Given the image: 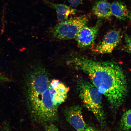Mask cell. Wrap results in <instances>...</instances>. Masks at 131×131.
Masks as SVG:
<instances>
[{
  "label": "cell",
  "instance_id": "1",
  "mask_svg": "<svg viewBox=\"0 0 131 131\" xmlns=\"http://www.w3.org/2000/svg\"><path fill=\"white\" fill-rule=\"evenodd\" d=\"M67 63L86 74L112 107L118 108L123 104L128 93V83L118 64L112 61H98L79 55L70 57Z\"/></svg>",
  "mask_w": 131,
  "mask_h": 131
},
{
  "label": "cell",
  "instance_id": "2",
  "mask_svg": "<svg viewBox=\"0 0 131 131\" xmlns=\"http://www.w3.org/2000/svg\"><path fill=\"white\" fill-rule=\"evenodd\" d=\"M50 82L46 70L40 64L31 66L25 75L26 102L31 116L38 122L50 123L57 118L58 106L52 100Z\"/></svg>",
  "mask_w": 131,
  "mask_h": 131
},
{
  "label": "cell",
  "instance_id": "3",
  "mask_svg": "<svg viewBox=\"0 0 131 131\" xmlns=\"http://www.w3.org/2000/svg\"><path fill=\"white\" fill-rule=\"evenodd\" d=\"M78 88L79 97L84 106L94 114L101 126H105L106 121L102 95L91 82L85 80L79 81Z\"/></svg>",
  "mask_w": 131,
  "mask_h": 131
},
{
  "label": "cell",
  "instance_id": "4",
  "mask_svg": "<svg viewBox=\"0 0 131 131\" xmlns=\"http://www.w3.org/2000/svg\"><path fill=\"white\" fill-rule=\"evenodd\" d=\"M89 17L84 15L71 17L60 22L53 29L54 37L62 40L75 39L82 28L88 23Z\"/></svg>",
  "mask_w": 131,
  "mask_h": 131
},
{
  "label": "cell",
  "instance_id": "5",
  "mask_svg": "<svg viewBox=\"0 0 131 131\" xmlns=\"http://www.w3.org/2000/svg\"><path fill=\"white\" fill-rule=\"evenodd\" d=\"M101 24V21H99L94 26L86 25L82 28L75 38L79 48H88L94 44Z\"/></svg>",
  "mask_w": 131,
  "mask_h": 131
},
{
  "label": "cell",
  "instance_id": "6",
  "mask_svg": "<svg viewBox=\"0 0 131 131\" xmlns=\"http://www.w3.org/2000/svg\"><path fill=\"white\" fill-rule=\"evenodd\" d=\"M121 32L119 31H110L93 51L95 53L100 54L111 53L118 45L121 40Z\"/></svg>",
  "mask_w": 131,
  "mask_h": 131
},
{
  "label": "cell",
  "instance_id": "7",
  "mask_svg": "<svg viewBox=\"0 0 131 131\" xmlns=\"http://www.w3.org/2000/svg\"><path fill=\"white\" fill-rule=\"evenodd\" d=\"M64 115L67 121L77 131H83L88 127L80 106L74 105L67 108Z\"/></svg>",
  "mask_w": 131,
  "mask_h": 131
},
{
  "label": "cell",
  "instance_id": "8",
  "mask_svg": "<svg viewBox=\"0 0 131 131\" xmlns=\"http://www.w3.org/2000/svg\"><path fill=\"white\" fill-rule=\"evenodd\" d=\"M69 90V88L58 80L54 79L50 81V93L56 106H58L65 102Z\"/></svg>",
  "mask_w": 131,
  "mask_h": 131
},
{
  "label": "cell",
  "instance_id": "9",
  "mask_svg": "<svg viewBox=\"0 0 131 131\" xmlns=\"http://www.w3.org/2000/svg\"><path fill=\"white\" fill-rule=\"evenodd\" d=\"M92 11L95 15L100 19H108L112 15L111 4L107 0H99L96 2L93 6Z\"/></svg>",
  "mask_w": 131,
  "mask_h": 131
},
{
  "label": "cell",
  "instance_id": "10",
  "mask_svg": "<svg viewBox=\"0 0 131 131\" xmlns=\"http://www.w3.org/2000/svg\"><path fill=\"white\" fill-rule=\"evenodd\" d=\"M46 2L51 5L55 8L57 13V18L59 22H60L67 19L70 15L76 14V9L64 4H53L44 0Z\"/></svg>",
  "mask_w": 131,
  "mask_h": 131
},
{
  "label": "cell",
  "instance_id": "11",
  "mask_svg": "<svg viewBox=\"0 0 131 131\" xmlns=\"http://www.w3.org/2000/svg\"><path fill=\"white\" fill-rule=\"evenodd\" d=\"M111 13L119 20H125L129 16V12L127 6L120 2L115 1L111 4Z\"/></svg>",
  "mask_w": 131,
  "mask_h": 131
},
{
  "label": "cell",
  "instance_id": "12",
  "mask_svg": "<svg viewBox=\"0 0 131 131\" xmlns=\"http://www.w3.org/2000/svg\"><path fill=\"white\" fill-rule=\"evenodd\" d=\"M123 131H128L131 129V109L126 111L122 116L120 124Z\"/></svg>",
  "mask_w": 131,
  "mask_h": 131
},
{
  "label": "cell",
  "instance_id": "13",
  "mask_svg": "<svg viewBox=\"0 0 131 131\" xmlns=\"http://www.w3.org/2000/svg\"><path fill=\"white\" fill-rule=\"evenodd\" d=\"M125 42V50L128 53H131V38L127 34L124 37Z\"/></svg>",
  "mask_w": 131,
  "mask_h": 131
},
{
  "label": "cell",
  "instance_id": "14",
  "mask_svg": "<svg viewBox=\"0 0 131 131\" xmlns=\"http://www.w3.org/2000/svg\"><path fill=\"white\" fill-rule=\"evenodd\" d=\"M13 81L12 79L0 73V84L4 83L11 82Z\"/></svg>",
  "mask_w": 131,
  "mask_h": 131
},
{
  "label": "cell",
  "instance_id": "15",
  "mask_svg": "<svg viewBox=\"0 0 131 131\" xmlns=\"http://www.w3.org/2000/svg\"><path fill=\"white\" fill-rule=\"evenodd\" d=\"M68 1L72 7H76L81 4L83 0H68Z\"/></svg>",
  "mask_w": 131,
  "mask_h": 131
},
{
  "label": "cell",
  "instance_id": "16",
  "mask_svg": "<svg viewBox=\"0 0 131 131\" xmlns=\"http://www.w3.org/2000/svg\"><path fill=\"white\" fill-rule=\"evenodd\" d=\"M45 131H59L56 126L53 124H47L45 127Z\"/></svg>",
  "mask_w": 131,
  "mask_h": 131
},
{
  "label": "cell",
  "instance_id": "17",
  "mask_svg": "<svg viewBox=\"0 0 131 131\" xmlns=\"http://www.w3.org/2000/svg\"><path fill=\"white\" fill-rule=\"evenodd\" d=\"M83 131H99L94 128L91 127H88Z\"/></svg>",
  "mask_w": 131,
  "mask_h": 131
},
{
  "label": "cell",
  "instance_id": "18",
  "mask_svg": "<svg viewBox=\"0 0 131 131\" xmlns=\"http://www.w3.org/2000/svg\"><path fill=\"white\" fill-rule=\"evenodd\" d=\"M129 17L130 18V20L131 21V14H130V15H129Z\"/></svg>",
  "mask_w": 131,
  "mask_h": 131
},
{
  "label": "cell",
  "instance_id": "19",
  "mask_svg": "<svg viewBox=\"0 0 131 131\" xmlns=\"http://www.w3.org/2000/svg\"></svg>",
  "mask_w": 131,
  "mask_h": 131
}]
</instances>
